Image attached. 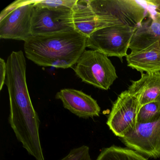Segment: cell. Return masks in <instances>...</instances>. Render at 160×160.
Masks as SVG:
<instances>
[{
    "instance_id": "277c9868",
    "label": "cell",
    "mask_w": 160,
    "mask_h": 160,
    "mask_svg": "<svg viewBox=\"0 0 160 160\" xmlns=\"http://www.w3.org/2000/svg\"><path fill=\"white\" fill-rule=\"evenodd\" d=\"M34 1L18 0L0 14V38L25 42L32 36Z\"/></svg>"
},
{
    "instance_id": "30bf717a",
    "label": "cell",
    "mask_w": 160,
    "mask_h": 160,
    "mask_svg": "<svg viewBox=\"0 0 160 160\" xmlns=\"http://www.w3.org/2000/svg\"><path fill=\"white\" fill-rule=\"evenodd\" d=\"M131 82L128 91L138 99L140 107L149 103L160 102V72L141 73L139 80Z\"/></svg>"
},
{
    "instance_id": "7a4b0ae2",
    "label": "cell",
    "mask_w": 160,
    "mask_h": 160,
    "mask_svg": "<svg viewBox=\"0 0 160 160\" xmlns=\"http://www.w3.org/2000/svg\"><path fill=\"white\" fill-rule=\"evenodd\" d=\"M88 2L101 28L114 26L139 28L149 16V0H88Z\"/></svg>"
},
{
    "instance_id": "8fae6325",
    "label": "cell",
    "mask_w": 160,
    "mask_h": 160,
    "mask_svg": "<svg viewBox=\"0 0 160 160\" xmlns=\"http://www.w3.org/2000/svg\"><path fill=\"white\" fill-rule=\"evenodd\" d=\"M127 65L141 73L160 72V46L156 42L142 50L133 51L126 57Z\"/></svg>"
},
{
    "instance_id": "5bb4252c",
    "label": "cell",
    "mask_w": 160,
    "mask_h": 160,
    "mask_svg": "<svg viewBox=\"0 0 160 160\" xmlns=\"http://www.w3.org/2000/svg\"><path fill=\"white\" fill-rule=\"evenodd\" d=\"M96 160H148L130 149L112 146L104 149Z\"/></svg>"
},
{
    "instance_id": "2e32d148",
    "label": "cell",
    "mask_w": 160,
    "mask_h": 160,
    "mask_svg": "<svg viewBox=\"0 0 160 160\" xmlns=\"http://www.w3.org/2000/svg\"><path fill=\"white\" fill-rule=\"evenodd\" d=\"M78 0H38L34 1L36 7L53 10H72Z\"/></svg>"
},
{
    "instance_id": "ba28073f",
    "label": "cell",
    "mask_w": 160,
    "mask_h": 160,
    "mask_svg": "<svg viewBox=\"0 0 160 160\" xmlns=\"http://www.w3.org/2000/svg\"><path fill=\"white\" fill-rule=\"evenodd\" d=\"M127 147L151 158L160 156V118L148 123H137L123 137Z\"/></svg>"
},
{
    "instance_id": "7c38bea8",
    "label": "cell",
    "mask_w": 160,
    "mask_h": 160,
    "mask_svg": "<svg viewBox=\"0 0 160 160\" xmlns=\"http://www.w3.org/2000/svg\"><path fill=\"white\" fill-rule=\"evenodd\" d=\"M156 42L160 46V18L149 16L137 29L129 48L132 51L142 50Z\"/></svg>"
},
{
    "instance_id": "d6986e66",
    "label": "cell",
    "mask_w": 160,
    "mask_h": 160,
    "mask_svg": "<svg viewBox=\"0 0 160 160\" xmlns=\"http://www.w3.org/2000/svg\"><path fill=\"white\" fill-rule=\"evenodd\" d=\"M153 2L155 6V12L151 16H154L160 18V0H153Z\"/></svg>"
},
{
    "instance_id": "9c48e42d",
    "label": "cell",
    "mask_w": 160,
    "mask_h": 160,
    "mask_svg": "<svg viewBox=\"0 0 160 160\" xmlns=\"http://www.w3.org/2000/svg\"><path fill=\"white\" fill-rule=\"evenodd\" d=\"M55 97L62 101L64 108L81 118L88 119L100 115L101 108L97 101L81 91L62 89Z\"/></svg>"
},
{
    "instance_id": "6da1fadb",
    "label": "cell",
    "mask_w": 160,
    "mask_h": 160,
    "mask_svg": "<svg viewBox=\"0 0 160 160\" xmlns=\"http://www.w3.org/2000/svg\"><path fill=\"white\" fill-rule=\"evenodd\" d=\"M87 41V37L75 30L32 36L24 42V51L27 58L39 66L67 69L77 63Z\"/></svg>"
},
{
    "instance_id": "3957f363",
    "label": "cell",
    "mask_w": 160,
    "mask_h": 160,
    "mask_svg": "<svg viewBox=\"0 0 160 160\" xmlns=\"http://www.w3.org/2000/svg\"><path fill=\"white\" fill-rule=\"evenodd\" d=\"M76 75L84 83L101 89H109L118 77L108 57L100 51L86 50L74 69Z\"/></svg>"
},
{
    "instance_id": "4fadbf2b",
    "label": "cell",
    "mask_w": 160,
    "mask_h": 160,
    "mask_svg": "<svg viewBox=\"0 0 160 160\" xmlns=\"http://www.w3.org/2000/svg\"><path fill=\"white\" fill-rule=\"evenodd\" d=\"M72 19L75 31L87 38L101 28L89 4L88 0H78L72 9Z\"/></svg>"
},
{
    "instance_id": "5b68a950",
    "label": "cell",
    "mask_w": 160,
    "mask_h": 160,
    "mask_svg": "<svg viewBox=\"0 0 160 160\" xmlns=\"http://www.w3.org/2000/svg\"><path fill=\"white\" fill-rule=\"evenodd\" d=\"M138 28L114 26L99 29L87 38V48L97 50L107 57L119 58L122 62L133 36Z\"/></svg>"
},
{
    "instance_id": "9a60e30c",
    "label": "cell",
    "mask_w": 160,
    "mask_h": 160,
    "mask_svg": "<svg viewBox=\"0 0 160 160\" xmlns=\"http://www.w3.org/2000/svg\"><path fill=\"white\" fill-rule=\"evenodd\" d=\"M160 118V102L149 103L140 108L138 115L137 123H148Z\"/></svg>"
},
{
    "instance_id": "e0dca14e",
    "label": "cell",
    "mask_w": 160,
    "mask_h": 160,
    "mask_svg": "<svg viewBox=\"0 0 160 160\" xmlns=\"http://www.w3.org/2000/svg\"><path fill=\"white\" fill-rule=\"evenodd\" d=\"M60 160H92L89 152V148L83 145L71 150L69 154Z\"/></svg>"
},
{
    "instance_id": "8992f818",
    "label": "cell",
    "mask_w": 160,
    "mask_h": 160,
    "mask_svg": "<svg viewBox=\"0 0 160 160\" xmlns=\"http://www.w3.org/2000/svg\"><path fill=\"white\" fill-rule=\"evenodd\" d=\"M140 108L138 99L128 90L119 95L113 103L107 122L115 135L122 138L135 127Z\"/></svg>"
},
{
    "instance_id": "ac0fdd59",
    "label": "cell",
    "mask_w": 160,
    "mask_h": 160,
    "mask_svg": "<svg viewBox=\"0 0 160 160\" xmlns=\"http://www.w3.org/2000/svg\"><path fill=\"white\" fill-rule=\"evenodd\" d=\"M7 75V66L6 62L4 59L0 58V91L2 90L5 84Z\"/></svg>"
},
{
    "instance_id": "52a82bcc",
    "label": "cell",
    "mask_w": 160,
    "mask_h": 160,
    "mask_svg": "<svg viewBox=\"0 0 160 160\" xmlns=\"http://www.w3.org/2000/svg\"><path fill=\"white\" fill-rule=\"evenodd\" d=\"M72 30H75L72 10H53L34 6L32 19V36L52 35Z\"/></svg>"
}]
</instances>
